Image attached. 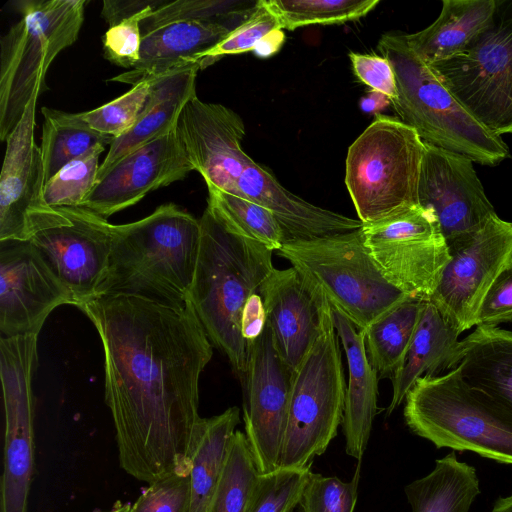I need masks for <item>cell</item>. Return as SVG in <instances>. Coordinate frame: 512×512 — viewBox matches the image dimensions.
Wrapping results in <instances>:
<instances>
[{
	"mask_svg": "<svg viewBox=\"0 0 512 512\" xmlns=\"http://www.w3.org/2000/svg\"><path fill=\"white\" fill-rule=\"evenodd\" d=\"M102 342L105 402L122 469L148 484L190 472L199 379L213 350L191 303L100 295L78 307Z\"/></svg>",
	"mask_w": 512,
	"mask_h": 512,
	"instance_id": "1",
	"label": "cell"
},
{
	"mask_svg": "<svg viewBox=\"0 0 512 512\" xmlns=\"http://www.w3.org/2000/svg\"><path fill=\"white\" fill-rule=\"evenodd\" d=\"M199 220L200 249L188 300L210 342L228 358L241 381L248 360L242 313L275 269L273 251L231 232L208 208Z\"/></svg>",
	"mask_w": 512,
	"mask_h": 512,
	"instance_id": "2",
	"label": "cell"
},
{
	"mask_svg": "<svg viewBox=\"0 0 512 512\" xmlns=\"http://www.w3.org/2000/svg\"><path fill=\"white\" fill-rule=\"evenodd\" d=\"M107 275L98 296L141 295L170 305L187 302L201 241L200 220L167 203L149 216L113 225Z\"/></svg>",
	"mask_w": 512,
	"mask_h": 512,
	"instance_id": "3",
	"label": "cell"
},
{
	"mask_svg": "<svg viewBox=\"0 0 512 512\" xmlns=\"http://www.w3.org/2000/svg\"><path fill=\"white\" fill-rule=\"evenodd\" d=\"M378 49L394 70L400 120L429 144L494 166L510 156L501 136L476 121L444 86L434 68L409 46L405 34L381 36Z\"/></svg>",
	"mask_w": 512,
	"mask_h": 512,
	"instance_id": "4",
	"label": "cell"
},
{
	"mask_svg": "<svg viewBox=\"0 0 512 512\" xmlns=\"http://www.w3.org/2000/svg\"><path fill=\"white\" fill-rule=\"evenodd\" d=\"M404 418L414 434L437 448L512 464V409L471 386L458 366L420 378L406 395Z\"/></svg>",
	"mask_w": 512,
	"mask_h": 512,
	"instance_id": "5",
	"label": "cell"
},
{
	"mask_svg": "<svg viewBox=\"0 0 512 512\" xmlns=\"http://www.w3.org/2000/svg\"><path fill=\"white\" fill-rule=\"evenodd\" d=\"M86 0H21V19L0 39V139L21 121L56 56L78 38Z\"/></svg>",
	"mask_w": 512,
	"mask_h": 512,
	"instance_id": "6",
	"label": "cell"
},
{
	"mask_svg": "<svg viewBox=\"0 0 512 512\" xmlns=\"http://www.w3.org/2000/svg\"><path fill=\"white\" fill-rule=\"evenodd\" d=\"M361 228L311 239H287L276 253L363 330L409 295L384 277L365 246Z\"/></svg>",
	"mask_w": 512,
	"mask_h": 512,
	"instance_id": "7",
	"label": "cell"
},
{
	"mask_svg": "<svg viewBox=\"0 0 512 512\" xmlns=\"http://www.w3.org/2000/svg\"><path fill=\"white\" fill-rule=\"evenodd\" d=\"M424 141L400 119L377 115L351 144L345 184L363 224L419 205Z\"/></svg>",
	"mask_w": 512,
	"mask_h": 512,
	"instance_id": "8",
	"label": "cell"
},
{
	"mask_svg": "<svg viewBox=\"0 0 512 512\" xmlns=\"http://www.w3.org/2000/svg\"><path fill=\"white\" fill-rule=\"evenodd\" d=\"M346 383L332 306L321 333L293 372L279 468L311 467L343 422Z\"/></svg>",
	"mask_w": 512,
	"mask_h": 512,
	"instance_id": "9",
	"label": "cell"
},
{
	"mask_svg": "<svg viewBox=\"0 0 512 512\" xmlns=\"http://www.w3.org/2000/svg\"><path fill=\"white\" fill-rule=\"evenodd\" d=\"M431 66L484 128L512 133V18L494 22L462 53Z\"/></svg>",
	"mask_w": 512,
	"mask_h": 512,
	"instance_id": "10",
	"label": "cell"
},
{
	"mask_svg": "<svg viewBox=\"0 0 512 512\" xmlns=\"http://www.w3.org/2000/svg\"><path fill=\"white\" fill-rule=\"evenodd\" d=\"M361 229L384 277L409 296L429 299L450 259L435 213L419 204Z\"/></svg>",
	"mask_w": 512,
	"mask_h": 512,
	"instance_id": "11",
	"label": "cell"
},
{
	"mask_svg": "<svg viewBox=\"0 0 512 512\" xmlns=\"http://www.w3.org/2000/svg\"><path fill=\"white\" fill-rule=\"evenodd\" d=\"M446 242L450 259L429 300L462 333L476 325L485 295L512 264V222L495 213Z\"/></svg>",
	"mask_w": 512,
	"mask_h": 512,
	"instance_id": "12",
	"label": "cell"
},
{
	"mask_svg": "<svg viewBox=\"0 0 512 512\" xmlns=\"http://www.w3.org/2000/svg\"><path fill=\"white\" fill-rule=\"evenodd\" d=\"M37 336L1 337L0 376L5 433L0 512H28L34 471V396Z\"/></svg>",
	"mask_w": 512,
	"mask_h": 512,
	"instance_id": "13",
	"label": "cell"
},
{
	"mask_svg": "<svg viewBox=\"0 0 512 512\" xmlns=\"http://www.w3.org/2000/svg\"><path fill=\"white\" fill-rule=\"evenodd\" d=\"M35 92L21 121L6 139L0 175V242L30 241L40 231L70 224L62 208L44 198L41 149L34 139L37 99Z\"/></svg>",
	"mask_w": 512,
	"mask_h": 512,
	"instance_id": "14",
	"label": "cell"
},
{
	"mask_svg": "<svg viewBox=\"0 0 512 512\" xmlns=\"http://www.w3.org/2000/svg\"><path fill=\"white\" fill-rule=\"evenodd\" d=\"M293 372L277 353L270 328L248 344L243 379L245 436L260 474L279 468Z\"/></svg>",
	"mask_w": 512,
	"mask_h": 512,
	"instance_id": "15",
	"label": "cell"
},
{
	"mask_svg": "<svg viewBox=\"0 0 512 512\" xmlns=\"http://www.w3.org/2000/svg\"><path fill=\"white\" fill-rule=\"evenodd\" d=\"M2 337L38 335L50 313L73 295L30 241L0 242Z\"/></svg>",
	"mask_w": 512,
	"mask_h": 512,
	"instance_id": "16",
	"label": "cell"
},
{
	"mask_svg": "<svg viewBox=\"0 0 512 512\" xmlns=\"http://www.w3.org/2000/svg\"><path fill=\"white\" fill-rule=\"evenodd\" d=\"M70 224L40 231L30 242L73 295L75 306L98 296L109 267L112 228L91 210L60 207Z\"/></svg>",
	"mask_w": 512,
	"mask_h": 512,
	"instance_id": "17",
	"label": "cell"
},
{
	"mask_svg": "<svg viewBox=\"0 0 512 512\" xmlns=\"http://www.w3.org/2000/svg\"><path fill=\"white\" fill-rule=\"evenodd\" d=\"M418 199L435 213L446 240L477 228L496 213L473 161L426 142Z\"/></svg>",
	"mask_w": 512,
	"mask_h": 512,
	"instance_id": "18",
	"label": "cell"
},
{
	"mask_svg": "<svg viewBox=\"0 0 512 512\" xmlns=\"http://www.w3.org/2000/svg\"><path fill=\"white\" fill-rule=\"evenodd\" d=\"M195 170L177 129L123 157L95 184L81 207L107 219L148 193L184 179Z\"/></svg>",
	"mask_w": 512,
	"mask_h": 512,
	"instance_id": "19",
	"label": "cell"
},
{
	"mask_svg": "<svg viewBox=\"0 0 512 512\" xmlns=\"http://www.w3.org/2000/svg\"><path fill=\"white\" fill-rule=\"evenodd\" d=\"M258 293L275 349L294 372L319 337L331 304L294 267L275 268Z\"/></svg>",
	"mask_w": 512,
	"mask_h": 512,
	"instance_id": "20",
	"label": "cell"
},
{
	"mask_svg": "<svg viewBox=\"0 0 512 512\" xmlns=\"http://www.w3.org/2000/svg\"><path fill=\"white\" fill-rule=\"evenodd\" d=\"M460 334L432 301L424 300L411 343L391 378L393 393L386 416L400 406L420 378L442 375L460 364Z\"/></svg>",
	"mask_w": 512,
	"mask_h": 512,
	"instance_id": "21",
	"label": "cell"
},
{
	"mask_svg": "<svg viewBox=\"0 0 512 512\" xmlns=\"http://www.w3.org/2000/svg\"><path fill=\"white\" fill-rule=\"evenodd\" d=\"M198 63L174 69L150 79L146 104L133 127L116 138L100 165L97 181L117 162L132 151L161 138L176 129L185 104L196 95Z\"/></svg>",
	"mask_w": 512,
	"mask_h": 512,
	"instance_id": "22",
	"label": "cell"
},
{
	"mask_svg": "<svg viewBox=\"0 0 512 512\" xmlns=\"http://www.w3.org/2000/svg\"><path fill=\"white\" fill-rule=\"evenodd\" d=\"M332 319L345 351L349 370L342 422L345 451L349 456L361 461L378 411L379 376L369 361L363 332L333 306Z\"/></svg>",
	"mask_w": 512,
	"mask_h": 512,
	"instance_id": "23",
	"label": "cell"
},
{
	"mask_svg": "<svg viewBox=\"0 0 512 512\" xmlns=\"http://www.w3.org/2000/svg\"><path fill=\"white\" fill-rule=\"evenodd\" d=\"M232 30L194 20L175 21L142 35L140 59L128 72L111 81L135 84L174 69L198 63V56L220 43Z\"/></svg>",
	"mask_w": 512,
	"mask_h": 512,
	"instance_id": "24",
	"label": "cell"
},
{
	"mask_svg": "<svg viewBox=\"0 0 512 512\" xmlns=\"http://www.w3.org/2000/svg\"><path fill=\"white\" fill-rule=\"evenodd\" d=\"M496 9L495 0H444L437 19L421 31L405 34L406 41L429 65L450 59L494 24Z\"/></svg>",
	"mask_w": 512,
	"mask_h": 512,
	"instance_id": "25",
	"label": "cell"
},
{
	"mask_svg": "<svg viewBox=\"0 0 512 512\" xmlns=\"http://www.w3.org/2000/svg\"><path fill=\"white\" fill-rule=\"evenodd\" d=\"M239 421V408L233 406L219 415L200 417L195 424L188 450L191 483L189 512H207Z\"/></svg>",
	"mask_w": 512,
	"mask_h": 512,
	"instance_id": "26",
	"label": "cell"
},
{
	"mask_svg": "<svg viewBox=\"0 0 512 512\" xmlns=\"http://www.w3.org/2000/svg\"><path fill=\"white\" fill-rule=\"evenodd\" d=\"M462 343L464 379L512 409V332L477 326Z\"/></svg>",
	"mask_w": 512,
	"mask_h": 512,
	"instance_id": "27",
	"label": "cell"
},
{
	"mask_svg": "<svg viewBox=\"0 0 512 512\" xmlns=\"http://www.w3.org/2000/svg\"><path fill=\"white\" fill-rule=\"evenodd\" d=\"M404 491L412 512H468L480 486L475 468L451 452L437 459L428 475L411 482Z\"/></svg>",
	"mask_w": 512,
	"mask_h": 512,
	"instance_id": "28",
	"label": "cell"
},
{
	"mask_svg": "<svg viewBox=\"0 0 512 512\" xmlns=\"http://www.w3.org/2000/svg\"><path fill=\"white\" fill-rule=\"evenodd\" d=\"M424 300L408 296L361 330L369 361L379 378H392L402 363Z\"/></svg>",
	"mask_w": 512,
	"mask_h": 512,
	"instance_id": "29",
	"label": "cell"
},
{
	"mask_svg": "<svg viewBox=\"0 0 512 512\" xmlns=\"http://www.w3.org/2000/svg\"><path fill=\"white\" fill-rule=\"evenodd\" d=\"M42 126L41 155L45 183L66 164L76 160L98 145H111L114 137L100 133L87 125L78 113L57 109H41Z\"/></svg>",
	"mask_w": 512,
	"mask_h": 512,
	"instance_id": "30",
	"label": "cell"
},
{
	"mask_svg": "<svg viewBox=\"0 0 512 512\" xmlns=\"http://www.w3.org/2000/svg\"><path fill=\"white\" fill-rule=\"evenodd\" d=\"M208 188L207 208L231 232L278 251L288 239L268 209L215 187Z\"/></svg>",
	"mask_w": 512,
	"mask_h": 512,
	"instance_id": "31",
	"label": "cell"
},
{
	"mask_svg": "<svg viewBox=\"0 0 512 512\" xmlns=\"http://www.w3.org/2000/svg\"><path fill=\"white\" fill-rule=\"evenodd\" d=\"M259 474L245 433L236 430L207 512H245Z\"/></svg>",
	"mask_w": 512,
	"mask_h": 512,
	"instance_id": "32",
	"label": "cell"
},
{
	"mask_svg": "<svg viewBox=\"0 0 512 512\" xmlns=\"http://www.w3.org/2000/svg\"><path fill=\"white\" fill-rule=\"evenodd\" d=\"M277 17L282 29L321 24H342L358 20L378 4L379 0H263Z\"/></svg>",
	"mask_w": 512,
	"mask_h": 512,
	"instance_id": "33",
	"label": "cell"
},
{
	"mask_svg": "<svg viewBox=\"0 0 512 512\" xmlns=\"http://www.w3.org/2000/svg\"><path fill=\"white\" fill-rule=\"evenodd\" d=\"M257 3L258 1L239 0L169 1L141 22V34L182 20L217 23L234 30L249 17Z\"/></svg>",
	"mask_w": 512,
	"mask_h": 512,
	"instance_id": "34",
	"label": "cell"
},
{
	"mask_svg": "<svg viewBox=\"0 0 512 512\" xmlns=\"http://www.w3.org/2000/svg\"><path fill=\"white\" fill-rule=\"evenodd\" d=\"M98 145L84 156L61 168L44 186V198L53 208L78 207L97 183L99 158L104 151Z\"/></svg>",
	"mask_w": 512,
	"mask_h": 512,
	"instance_id": "35",
	"label": "cell"
},
{
	"mask_svg": "<svg viewBox=\"0 0 512 512\" xmlns=\"http://www.w3.org/2000/svg\"><path fill=\"white\" fill-rule=\"evenodd\" d=\"M311 467L259 474L245 512H292L299 505Z\"/></svg>",
	"mask_w": 512,
	"mask_h": 512,
	"instance_id": "36",
	"label": "cell"
},
{
	"mask_svg": "<svg viewBox=\"0 0 512 512\" xmlns=\"http://www.w3.org/2000/svg\"><path fill=\"white\" fill-rule=\"evenodd\" d=\"M150 86V80L139 82L118 98L96 109L78 113L79 117L92 129L116 139L135 124L146 104Z\"/></svg>",
	"mask_w": 512,
	"mask_h": 512,
	"instance_id": "37",
	"label": "cell"
},
{
	"mask_svg": "<svg viewBox=\"0 0 512 512\" xmlns=\"http://www.w3.org/2000/svg\"><path fill=\"white\" fill-rule=\"evenodd\" d=\"M282 29L277 17L259 0L249 17L232 30L220 43L198 56L200 69L220 58L253 51L260 41L275 30Z\"/></svg>",
	"mask_w": 512,
	"mask_h": 512,
	"instance_id": "38",
	"label": "cell"
},
{
	"mask_svg": "<svg viewBox=\"0 0 512 512\" xmlns=\"http://www.w3.org/2000/svg\"><path fill=\"white\" fill-rule=\"evenodd\" d=\"M360 464L358 461L348 482L336 476L310 472L299 501L301 512H353L357 502Z\"/></svg>",
	"mask_w": 512,
	"mask_h": 512,
	"instance_id": "39",
	"label": "cell"
},
{
	"mask_svg": "<svg viewBox=\"0 0 512 512\" xmlns=\"http://www.w3.org/2000/svg\"><path fill=\"white\" fill-rule=\"evenodd\" d=\"M191 483L188 472H173L149 484L129 512H189Z\"/></svg>",
	"mask_w": 512,
	"mask_h": 512,
	"instance_id": "40",
	"label": "cell"
},
{
	"mask_svg": "<svg viewBox=\"0 0 512 512\" xmlns=\"http://www.w3.org/2000/svg\"><path fill=\"white\" fill-rule=\"evenodd\" d=\"M159 7H148L109 27L103 37L104 57L122 68H134L140 59L141 22Z\"/></svg>",
	"mask_w": 512,
	"mask_h": 512,
	"instance_id": "41",
	"label": "cell"
},
{
	"mask_svg": "<svg viewBox=\"0 0 512 512\" xmlns=\"http://www.w3.org/2000/svg\"><path fill=\"white\" fill-rule=\"evenodd\" d=\"M512 323V264L491 285L480 306L475 326Z\"/></svg>",
	"mask_w": 512,
	"mask_h": 512,
	"instance_id": "42",
	"label": "cell"
},
{
	"mask_svg": "<svg viewBox=\"0 0 512 512\" xmlns=\"http://www.w3.org/2000/svg\"><path fill=\"white\" fill-rule=\"evenodd\" d=\"M355 75L371 90L386 95L391 102L397 96L394 70L383 56L349 53Z\"/></svg>",
	"mask_w": 512,
	"mask_h": 512,
	"instance_id": "43",
	"label": "cell"
},
{
	"mask_svg": "<svg viewBox=\"0 0 512 512\" xmlns=\"http://www.w3.org/2000/svg\"><path fill=\"white\" fill-rule=\"evenodd\" d=\"M266 323L264 302L261 295L256 292L247 300L241 318V333L247 345L263 333Z\"/></svg>",
	"mask_w": 512,
	"mask_h": 512,
	"instance_id": "44",
	"label": "cell"
},
{
	"mask_svg": "<svg viewBox=\"0 0 512 512\" xmlns=\"http://www.w3.org/2000/svg\"><path fill=\"white\" fill-rule=\"evenodd\" d=\"M167 0H104L101 15L110 27L148 7H161Z\"/></svg>",
	"mask_w": 512,
	"mask_h": 512,
	"instance_id": "45",
	"label": "cell"
},
{
	"mask_svg": "<svg viewBox=\"0 0 512 512\" xmlns=\"http://www.w3.org/2000/svg\"><path fill=\"white\" fill-rule=\"evenodd\" d=\"M283 29H278L267 35L263 38L260 43L253 50L254 53L258 57H270L275 54L282 46L285 35L282 31Z\"/></svg>",
	"mask_w": 512,
	"mask_h": 512,
	"instance_id": "46",
	"label": "cell"
},
{
	"mask_svg": "<svg viewBox=\"0 0 512 512\" xmlns=\"http://www.w3.org/2000/svg\"><path fill=\"white\" fill-rule=\"evenodd\" d=\"M390 104L386 95L375 90H370L360 100V107L366 113H378Z\"/></svg>",
	"mask_w": 512,
	"mask_h": 512,
	"instance_id": "47",
	"label": "cell"
},
{
	"mask_svg": "<svg viewBox=\"0 0 512 512\" xmlns=\"http://www.w3.org/2000/svg\"><path fill=\"white\" fill-rule=\"evenodd\" d=\"M491 512H512V494L507 497H499Z\"/></svg>",
	"mask_w": 512,
	"mask_h": 512,
	"instance_id": "48",
	"label": "cell"
},
{
	"mask_svg": "<svg viewBox=\"0 0 512 512\" xmlns=\"http://www.w3.org/2000/svg\"><path fill=\"white\" fill-rule=\"evenodd\" d=\"M130 508H131V505L124 504V505L117 506L115 509H113L112 511H109V512H129Z\"/></svg>",
	"mask_w": 512,
	"mask_h": 512,
	"instance_id": "49",
	"label": "cell"
}]
</instances>
